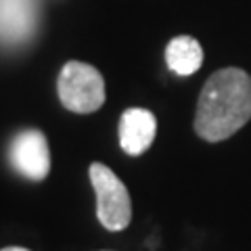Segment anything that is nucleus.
Segmentation results:
<instances>
[{"label": "nucleus", "mask_w": 251, "mask_h": 251, "mask_svg": "<svg viewBox=\"0 0 251 251\" xmlns=\"http://www.w3.org/2000/svg\"><path fill=\"white\" fill-rule=\"evenodd\" d=\"M251 120V75L241 67L211 74L199 92L195 132L207 143H222Z\"/></svg>", "instance_id": "obj_1"}, {"label": "nucleus", "mask_w": 251, "mask_h": 251, "mask_svg": "<svg viewBox=\"0 0 251 251\" xmlns=\"http://www.w3.org/2000/svg\"><path fill=\"white\" fill-rule=\"evenodd\" d=\"M157 134V117L143 107L126 109L117 126V138L126 155L138 157L153 145Z\"/></svg>", "instance_id": "obj_5"}, {"label": "nucleus", "mask_w": 251, "mask_h": 251, "mask_svg": "<svg viewBox=\"0 0 251 251\" xmlns=\"http://www.w3.org/2000/svg\"><path fill=\"white\" fill-rule=\"evenodd\" d=\"M0 251H29V249H23V247H4Z\"/></svg>", "instance_id": "obj_7"}, {"label": "nucleus", "mask_w": 251, "mask_h": 251, "mask_svg": "<svg viewBox=\"0 0 251 251\" xmlns=\"http://www.w3.org/2000/svg\"><path fill=\"white\" fill-rule=\"evenodd\" d=\"M90 182L97 193V218L111 232L128 228L132 220V201L126 184L105 163H90Z\"/></svg>", "instance_id": "obj_3"}, {"label": "nucleus", "mask_w": 251, "mask_h": 251, "mask_svg": "<svg viewBox=\"0 0 251 251\" xmlns=\"http://www.w3.org/2000/svg\"><path fill=\"white\" fill-rule=\"evenodd\" d=\"M166 63L176 75H193L203 65V46L193 36H176L166 46Z\"/></svg>", "instance_id": "obj_6"}, {"label": "nucleus", "mask_w": 251, "mask_h": 251, "mask_svg": "<svg viewBox=\"0 0 251 251\" xmlns=\"http://www.w3.org/2000/svg\"><path fill=\"white\" fill-rule=\"evenodd\" d=\"M11 166L34 182H40L50 172V151L46 136L40 130H23L11 140L9 147Z\"/></svg>", "instance_id": "obj_4"}, {"label": "nucleus", "mask_w": 251, "mask_h": 251, "mask_svg": "<svg viewBox=\"0 0 251 251\" xmlns=\"http://www.w3.org/2000/svg\"><path fill=\"white\" fill-rule=\"evenodd\" d=\"M57 92L61 105L72 113L88 115L105 105L103 74L82 61H67L61 67Z\"/></svg>", "instance_id": "obj_2"}]
</instances>
